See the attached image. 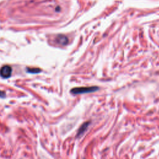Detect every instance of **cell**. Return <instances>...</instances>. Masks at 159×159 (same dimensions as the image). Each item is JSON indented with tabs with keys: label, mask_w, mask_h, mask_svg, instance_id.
<instances>
[{
	"label": "cell",
	"mask_w": 159,
	"mask_h": 159,
	"mask_svg": "<svg viewBox=\"0 0 159 159\" xmlns=\"http://www.w3.org/2000/svg\"><path fill=\"white\" fill-rule=\"evenodd\" d=\"M90 123H91V122L90 121H87L85 122V123H84L83 124H82V126L80 127V128L77 132V137H80L81 136H83V134L84 133V132L87 131Z\"/></svg>",
	"instance_id": "cell-3"
},
{
	"label": "cell",
	"mask_w": 159,
	"mask_h": 159,
	"mask_svg": "<svg viewBox=\"0 0 159 159\" xmlns=\"http://www.w3.org/2000/svg\"><path fill=\"white\" fill-rule=\"evenodd\" d=\"M5 97V93L3 92H1V91H0V97Z\"/></svg>",
	"instance_id": "cell-6"
},
{
	"label": "cell",
	"mask_w": 159,
	"mask_h": 159,
	"mask_svg": "<svg viewBox=\"0 0 159 159\" xmlns=\"http://www.w3.org/2000/svg\"><path fill=\"white\" fill-rule=\"evenodd\" d=\"M29 72H31V73H38L40 70L38 69V68H33V69H32V68H30V69H28V70Z\"/></svg>",
	"instance_id": "cell-5"
},
{
	"label": "cell",
	"mask_w": 159,
	"mask_h": 159,
	"mask_svg": "<svg viewBox=\"0 0 159 159\" xmlns=\"http://www.w3.org/2000/svg\"><path fill=\"white\" fill-rule=\"evenodd\" d=\"M12 68L9 65H4L0 69V75L4 78H9L11 75Z\"/></svg>",
	"instance_id": "cell-2"
},
{
	"label": "cell",
	"mask_w": 159,
	"mask_h": 159,
	"mask_svg": "<svg viewBox=\"0 0 159 159\" xmlns=\"http://www.w3.org/2000/svg\"><path fill=\"white\" fill-rule=\"evenodd\" d=\"M99 89L98 87H77L71 89V93L73 94H80L84 93H89L97 92Z\"/></svg>",
	"instance_id": "cell-1"
},
{
	"label": "cell",
	"mask_w": 159,
	"mask_h": 159,
	"mask_svg": "<svg viewBox=\"0 0 159 159\" xmlns=\"http://www.w3.org/2000/svg\"><path fill=\"white\" fill-rule=\"evenodd\" d=\"M56 42L61 45H65L68 44V38L64 35H59L55 39Z\"/></svg>",
	"instance_id": "cell-4"
}]
</instances>
